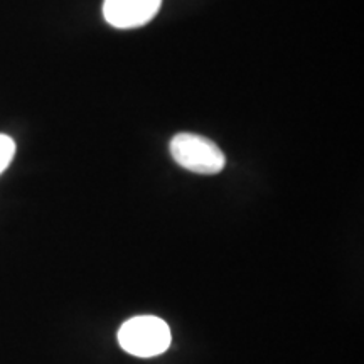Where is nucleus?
Here are the masks:
<instances>
[{
  "instance_id": "obj_1",
  "label": "nucleus",
  "mask_w": 364,
  "mask_h": 364,
  "mask_svg": "<svg viewBox=\"0 0 364 364\" xmlns=\"http://www.w3.org/2000/svg\"><path fill=\"white\" fill-rule=\"evenodd\" d=\"M169 324L156 316H139L124 322L118 331L122 349L136 358H154L171 346Z\"/></svg>"
},
{
  "instance_id": "obj_4",
  "label": "nucleus",
  "mask_w": 364,
  "mask_h": 364,
  "mask_svg": "<svg viewBox=\"0 0 364 364\" xmlns=\"http://www.w3.org/2000/svg\"><path fill=\"white\" fill-rule=\"evenodd\" d=\"M14 156H16V142L9 135L0 134V174L11 166Z\"/></svg>"
},
{
  "instance_id": "obj_2",
  "label": "nucleus",
  "mask_w": 364,
  "mask_h": 364,
  "mask_svg": "<svg viewBox=\"0 0 364 364\" xmlns=\"http://www.w3.org/2000/svg\"><path fill=\"white\" fill-rule=\"evenodd\" d=\"M171 156L181 167L196 174L213 176L225 169L223 150L206 136L198 134H177L171 140Z\"/></svg>"
},
{
  "instance_id": "obj_3",
  "label": "nucleus",
  "mask_w": 364,
  "mask_h": 364,
  "mask_svg": "<svg viewBox=\"0 0 364 364\" xmlns=\"http://www.w3.org/2000/svg\"><path fill=\"white\" fill-rule=\"evenodd\" d=\"M162 0H105L103 16L117 29L142 27L157 16Z\"/></svg>"
}]
</instances>
